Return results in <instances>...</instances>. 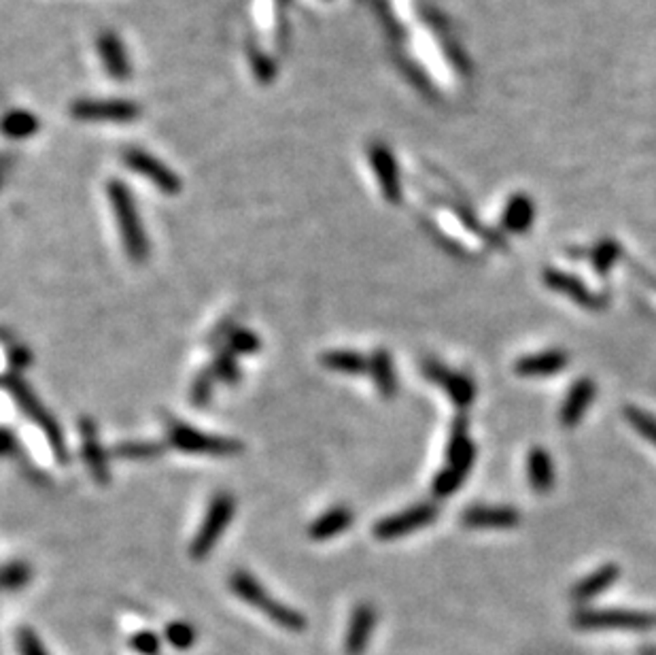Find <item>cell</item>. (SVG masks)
I'll use <instances>...</instances> for the list:
<instances>
[{
    "mask_svg": "<svg viewBox=\"0 0 656 655\" xmlns=\"http://www.w3.org/2000/svg\"><path fill=\"white\" fill-rule=\"evenodd\" d=\"M476 462V445L467 434V419L457 417L451 426V437L446 445V466L433 477L432 491L436 498H446L454 494L470 475L472 466Z\"/></svg>",
    "mask_w": 656,
    "mask_h": 655,
    "instance_id": "cell-1",
    "label": "cell"
},
{
    "mask_svg": "<svg viewBox=\"0 0 656 655\" xmlns=\"http://www.w3.org/2000/svg\"><path fill=\"white\" fill-rule=\"evenodd\" d=\"M230 589L232 594H236L240 600L246 602V605L257 608L259 613H264L272 624L289 632H302L307 630V618L296 608H291L283 602H278L275 596L266 592V587L259 583L255 576L246 570H236L230 576Z\"/></svg>",
    "mask_w": 656,
    "mask_h": 655,
    "instance_id": "cell-2",
    "label": "cell"
},
{
    "mask_svg": "<svg viewBox=\"0 0 656 655\" xmlns=\"http://www.w3.org/2000/svg\"><path fill=\"white\" fill-rule=\"evenodd\" d=\"M166 440L172 449L181 453H193V456L230 458L243 451V443L236 438L203 432L198 428L172 417L166 419Z\"/></svg>",
    "mask_w": 656,
    "mask_h": 655,
    "instance_id": "cell-3",
    "label": "cell"
},
{
    "mask_svg": "<svg viewBox=\"0 0 656 655\" xmlns=\"http://www.w3.org/2000/svg\"><path fill=\"white\" fill-rule=\"evenodd\" d=\"M3 384L6 390L11 392L13 400L17 402V407L22 408L26 417H28L30 421H35V424L43 430L45 437H47L51 451H54L57 462L60 464L68 462L67 443H64L60 426H57V421L51 417V413L47 411V408L43 407V402L36 398L35 392L30 390L28 384H26L22 377H17V375H9V377H5Z\"/></svg>",
    "mask_w": 656,
    "mask_h": 655,
    "instance_id": "cell-4",
    "label": "cell"
},
{
    "mask_svg": "<svg viewBox=\"0 0 656 655\" xmlns=\"http://www.w3.org/2000/svg\"><path fill=\"white\" fill-rule=\"evenodd\" d=\"M234 513H236V498L227 491H219L213 496V501L206 509V515L190 544V555L193 560H206L215 544L221 541L227 525L232 523Z\"/></svg>",
    "mask_w": 656,
    "mask_h": 655,
    "instance_id": "cell-5",
    "label": "cell"
},
{
    "mask_svg": "<svg viewBox=\"0 0 656 655\" xmlns=\"http://www.w3.org/2000/svg\"><path fill=\"white\" fill-rule=\"evenodd\" d=\"M109 198L110 205H113L117 222H120V232H121L123 248H126V254L132 262L139 264L145 262L149 256V241L128 190L120 184H113L109 187Z\"/></svg>",
    "mask_w": 656,
    "mask_h": 655,
    "instance_id": "cell-6",
    "label": "cell"
},
{
    "mask_svg": "<svg viewBox=\"0 0 656 655\" xmlns=\"http://www.w3.org/2000/svg\"><path fill=\"white\" fill-rule=\"evenodd\" d=\"M574 626L582 630H652L656 615L622 608H584L574 615Z\"/></svg>",
    "mask_w": 656,
    "mask_h": 655,
    "instance_id": "cell-7",
    "label": "cell"
},
{
    "mask_svg": "<svg viewBox=\"0 0 656 655\" xmlns=\"http://www.w3.org/2000/svg\"><path fill=\"white\" fill-rule=\"evenodd\" d=\"M436 517H438V504L433 502L414 504L411 509L400 511V513L376 522L374 536L379 538V541H395V538L408 536L411 532L433 523L436 522Z\"/></svg>",
    "mask_w": 656,
    "mask_h": 655,
    "instance_id": "cell-8",
    "label": "cell"
},
{
    "mask_svg": "<svg viewBox=\"0 0 656 655\" xmlns=\"http://www.w3.org/2000/svg\"><path fill=\"white\" fill-rule=\"evenodd\" d=\"M423 373L432 384L440 386L446 392L453 405L461 408V411H465L476 400V386H474V381L467 375L453 371V368L440 364L436 360H427L423 364Z\"/></svg>",
    "mask_w": 656,
    "mask_h": 655,
    "instance_id": "cell-9",
    "label": "cell"
},
{
    "mask_svg": "<svg viewBox=\"0 0 656 655\" xmlns=\"http://www.w3.org/2000/svg\"><path fill=\"white\" fill-rule=\"evenodd\" d=\"M544 283H547L552 291H558V294L567 296L569 301H574L578 307L582 309L599 311L608 307L606 296L588 290V285L584 283L580 277L569 275V272H563L558 269H547L544 270Z\"/></svg>",
    "mask_w": 656,
    "mask_h": 655,
    "instance_id": "cell-10",
    "label": "cell"
},
{
    "mask_svg": "<svg viewBox=\"0 0 656 655\" xmlns=\"http://www.w3.org/2000/svg\"><path fill=\"white\" fill-rule=\"evenodd\" d=\"M79 437H81V453L86 460L89 472H92L94 481L99 485H107L110 481L109 460L105 453V447L100 443L99 428H96L94 419L81 417L79 419Z\"/></svg>",
    "mask_w": 656,
    "mask_h": 655,
    "instance_id": "cell-11",
    "label": "cell"
},
{
    "mask_svg": "<svg viewBox=\"0 0 656 655\" xmlns=\"http://www.w3.org/2000/svg\"><path fill=\"white\" fill-rule=\"evenodd\" d=\"M461 522L467 528L478 530H510L521 523V513L512 507H489V504H476L463 511Z\"/></svg>",
    "mask_w": 656,
    "mask_h": 655,
    "instance_id": "cell-12",
    "label": "cell"
},
{
    "mask_svg": "<svg viewBox=\"0 0 656 655\" xmlns=\"http://www.w3.org/2000/svg\"><path fill=\"white\" fill-rule=\"evenodd\" d=\"M376 628V608L368 602H361L350 613V621L347 628V639H344V653L347 655H363L368 650L370 637Z\"/></svg>",
    "mask_w": 656,
    "mask_h": 655,
    "instance_id": "cell-13",
    "label": "cell"
},
{
    "mask_svg": "<svg viewBox=\"0 0 656 655\" xmlns=\"http://www.w3.org/2000/svg\"><path fill=\"white\" fill-rule=\"evenodd\" d=\"M597 394V386L593 379L582 377L578 379L574 386L569 387L567 396H565L561 411H558V421L563 428H574L582 421L587 408L593 405Z\"/></svg>",
    "mask_w": 656,
    "mask_h": 655,
    "instance_id": "cell-14",
    "label": "cell"
},
{
    "mask_svg": "<svg viewBox=\"0 0 656 655\" xmlns=\"http://www.w3.org/2000/svg\"><path fill=\"white\" fill-rule=\"evenodd\" d=\"M569 355L563 349H548V352L531 354L518 358L515 364V373L518 377H548L567 368Z\"/></svg>",
    "mask_w": 656,
    "mask_h": 655,
    "instance_id": "cell-15",
    "label": "cell"
},
{
    "mask_svg": "<svg viewBox=\"0 0 656 655\" xmlns=\"http://www.w3.org/2000/svg\"><path fill=\"white\" fill-rule=\"evenodd\" d=\"M619 576H620L619 564H606V566H601L599 570H595V573L584 576L582 581H578L576 587L571 589V598L576 602L593 600L599 594L606 592V589L612 587L614 583L619 581Z\"/></svg>",
    "mask_w": 656,
    "mask_h": 655,
    "instance_id": "cell-16",
    "label": "cell"
},
{
    "mask_svg": "<svg viewBox=\"0 0 656 655\" xmlns=\"http://www.w3.org/2000/svg\"><path fill=\"white\" fill-rule=\"evenodd\" d=\"M368 371L372 375L376 390H379L382 398H395V394H398V373H395L393 358L387 349H376V352L370 355Z\"/></svg>",
    "mask_w": 656,
    "mask_h": 655,
    "instance_id": "cell-17",
    "label": "cell"
},
{
    "mask_svg": "<svg viewBox=\"0 0 656 655\" xmlns=\"http://www.w3.org/2000/svg\"><path fill=\"white\" fill-rule=\"evenodd\" d=\"M350 523H353V511L342 507V504L340 507H331L310 523L308 536L313 541H329V538L340 536L344 530H349Z\"/></svg>",
    "mask_w": 656,
    "mask_h": 655,
    "instance_id": "cell-18",
    "label": "cell"
},
{
    "mask_svg": "<svg viewBox=\"0 0 656 655\" xmlns=\"http://www.w3.org/2000/svg\"><path fill=\"white\" fill-rule=\"evenodd\" d=\"M527 477L537 494H548L555 488V464L544 447H534L527 456Z\"/></svg>",
    "mask_w": 656,
    "mask_h": 655,
    "instance_id": "cell-19",
    "label": "cell"
},
{
    "mask_svg": "<svg viewBox=\"0 0 656 655\" xmlns=\"http://www.w3.org/2000/svg\"><path fill=\"white\" fill-rule=\"evenodd\" d=\"M321 364L334 373L361 375L368 371L370 360L363 354L353 352V349H329L321 355Z\"/></svg>",
    "mask_w": 656,
    "mask_h": 655,
    "instance_id": "cell-20",
    "label": "cell"
},
{
    "mask_svg": "<svg viewBox=\"0 0 656 655\" xmlns=\"http://www.w3.org/2000/svg\"><path fill=\"white\" fill-rule=\"evenodd\" d=\"M536 209L534 203L527 196H515L505 206L504 217H502V226L504 230L515 232V235H523V232L529 230L531 222H534Z\"/></svg>",
    "mask_w": 656,
    "mask_h": 655,
    "instance_id": "cell-21",
    "label": "cell"
},
{
    "mask_svg": "<svg viewBox=\"0 0 656 655\" xmlns=\"http://www.w3.org/2000/svg\"><path fill=\"white\" fill-rule=\"evenodd\" d=\"M113 453L121 460H151L164 453V445L153 440H123L113 447Z\"/></svg>",
    "mask_w": 656,
    "mask_h": 655,
    "instance_id": "cell-22",
    "label": "cell"
},
{
    "mask_svg": "<svg viewBox=\"0 0 656 655\" xmlns=\"http://www.w3.org/2000/svg\"><path fill=\"white\" fill-rule=\"evenodd\" d=\"M225 347L236 355H251L257 354L262 347V341L255 333H249L245 328H232L225 334Z\"/></svg>",
    "mask_w": 656,
    "mask_h": 655,
    "instance_id": "cell-23",
    "label": "cell"
},
{
    "mask_svg": "<svg viewBox=\"0 0 656 655\" xmlns=\"http://www.w3.org/2000/svg\"><path fill=\"white\" fill-rule=\"evenodd\" d=\"M619 258H620L619 243L606 238V241H601L593 251H590V266H593L597 275L603 277L614 269V264L619 262Z\"/></svg>",
    "mask_w": 656,
    "mask_h": 655,
    "instance_id": "cell-24",
    "label": "cell"
},
{
    "mask_svg": "<svg viewBox=\"0 0 656 655\" xmlns=\"http://www.w3.org/2000/svg\"><path fill=\"white\" fill-rule=\"evenodd\" d=\"M213 375H215V379H221L225 381V384H238L240 379V368H238V362H236V354H232L230 349H221V352L215 355V360H213V366H211Z\"/></svg>",
    "mask_w": 656,
    "mask_h": 655,
    "instance_id": "cell-25",
    "label": "cell"
},
{
    "mask_svg": "<svg viewBox=\"0 0 656 655\" xmlns=\"http://www.w3.org/2000/svg\"><path fill=\"white\" fill-rule=\"evenodd\" d=\"M164 637L168 643H171L174 650H190V647H193V643H196L198 634H196V628H193L192 624H187V621H172V624L166 626L164 630Z\"/></svg>",
    "mask_w": 656,
    "mask_h": 655,
    "instance_id": "cell-26",
    "label": "cell"
},
{
    "mask_svg": "<svg viewBox=\"0 0 656 655\" xmlns=\"http://www.w3.org/2000/svg\"><path fill=\"white\" fill-rule=\"evenodd\" d=\"M32 579V570L26 562H11L0 568V589H22Z\"/></svg>",
    "mask_w": 656,
    "mask_h": 655,
    "instance_id": "cell-27",
    "label": "cell"
},
{
    "mask_svg": "<svg viewBox=\"0 0 656 655\" xmlns=\"http://www.w3.org/2000/svg\"><path fill=\"white\" fill-rule=\"evenodd\" d=\"M627 419L631 421V426L638 430L641 437L651 440V443L656 447V417H652L651 413L641 411L638 407H629L625 408Z\"/></svg>",
    "mask_w": 656,
    "mask_h": 655,
    "instance_id": "cell-28",
    "label": "cell"
},
{
    "mask_svg": "<svg viewBox=\"0 0 656 655\" xmlns=\"http://www.w3.org/2000/svg\"><path fill=\"white\" fill-rule=\"evenodd\" d=\"M213 386H215V375L209 368V371H203L193 381L192 386V402L196 407H206L209 405L213 396Z\"/></svg>",
    "mask_w": 656,
    "mask_h": 655,
    "instance_id": "cell-29",
    "label": "cell"
},
{
    "mask_svg": "<svg viewBox=\"0 0 656 655\" xmlns=\"http://www.w3.org/2000/svg\"><path fill=\"white\" fill-rule=\"evenodd\" d=\"M130 647L139 655H158L161 650V640L151 630H141L130 637Z\"/></svg>",
    "mask_w": 656,
    "mask_h": 655,
    "instance_id": "cell-30",
    "label": "cell"
},
{
    "mask_svg": "<svg viewBox=\"0 0 656 655\" xmlns=\"http://www.w3.org/2000/svg\"><path fill=\"white\" fill-rule=\"evenodd\" d=\"M17 647H19V655H49V651L45 650V645L38 639V634L30 628H22L17 632Z\"/></svg>",
    "mask_w": 656,
    "mask_h": 655,
    "instance_id": "cell-31",
    "label": "cell"
},
{
    "mask_svg": "<svg viewBox=\"0 0 656 655\" xmlns=\"http://www.w3.org/2000/svg\"><path fill=\"white\" fill-rule=\"evenodd\" d=\"M17 449V440L6 428H0V456H9Z\"/></svg>",
    "mask_w": 656,
    "mask_h": 655,
    "instance_id": "cell-32",
    "label": "cell"
},
{
    "mask_svg": "<svg viewBox=\"0 0 656 655\" xmlns=\"http://www.w3.org/2000/svg\"><path fill=\"white\" fill-rule=\"evenodd\" d=\"M11 364L13 366H26V362H28L30 360V354L28 352H26V349H22V347H19V349H16V354H11Z\"/></svg>",
    "mask_w": 656,
    "mask_h": 655,
    "instance_id": "cell-33",
    "label": "cell"
}]
</instances>
